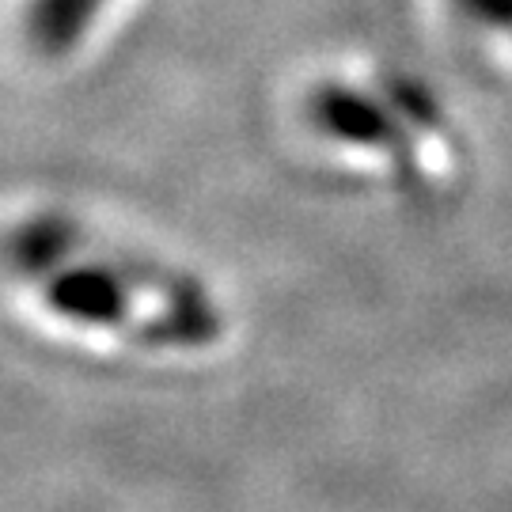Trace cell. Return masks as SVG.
I'll return each mask as SVG.
<instances>
[{
	"label": "cell",
	"instance_id": "3957f363",
	"mask_svg": "<svg viewBox=\"0 0 512 512\" xmlns=\"http://www.w3.org/2000/svg\"><path fill=\"white\" fill-rule=\"evenodd\" d=\"M103 8L107 0H31L23 16L27 42L46 57L65 54L88 35V27L99 19Z\"/></svg>",
	"mask_w": 512,
	"mask_h": 512
},
{
	"label": "cell",
	"instance_id": "7a4b0ae2",
	"mask_svg": "<svg viewBox=\"0 0 512 512\" xmlns=\"http://www.w3.org/2000/svg\"><path fill=\"white\" fill-rule=\"evenodd\" d=\"M311 114L319 129H327L330 137L349 141V145H365V148H391L395 145V126H391V114L380 103H372L368 95L342 88V84H327L319 88Z\"/></svg>",
	"mask_w": 512,
	"mask_h": 512
},
{
	"label": "cell",
	"instance_id": "6da1fadb",
	"mask_svg": "<svg viewBox=\"0 0 512 512\" xmlns=\"http://www.w3.org/2000/svg\"><path fill=\"white\" fill-rule=\"evenodd\" d=\"M12 262L42 285L46 304L92 327L137 334L167 346H209L220 338V308L202 285L114 251H99L57 220L27 224L12 239Z\"/></svg>",
	"mask_w": 512,
	"mask_h": 512
},
{
	"label": "cell",
	"instance_id": "277c9868",
	"mask_svg": "<svg viewBox=\"0 0 512 512\" xmlns=\"http://www.w3.org/2000/svg\"><path fill=\"white\" fill-rule=\"evenodd\" d=\"M456 4L471 19H478V23L512 35V0H456Z\"/></svg>",
	"mask_w": 512,
	"mask_h": 512
}]
</instances>
